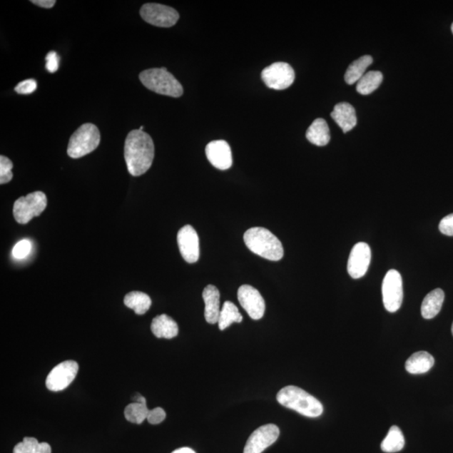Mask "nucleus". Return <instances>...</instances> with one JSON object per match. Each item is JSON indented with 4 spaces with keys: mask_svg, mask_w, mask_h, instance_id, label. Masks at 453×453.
<instances>
[{
    "mask_svg": "<svg viewBox=\"0 0 453 453\" xmlns=\"http://www.w3.org/2000/svg\"><path fill=\"white\" fill-rule=\"evenodd\" d=\"M154 157V142L147 133L140 130L128 133L125 143V159L131 175L145 174L151 168Z\"/></svg>",
    "mask_w": 453,
    "mask_h": 453,
    "instance_id": "1",
    "label": "nucleus"
},
{
    "mask_svg": "<svg viewBox=\"0 0 453 453\" xmlns=\"http://www.w3.org/2000/svg\"><path fill=\"white\" fill-rule=\"evenodd\" d=\"M244 240L248 249L254 254L271 261L283 258L284 249L278 238L265 228L255 227L247 230Z\"/></svg>",
    "mask_w": 453,
    "mask_h": 453,
    "instance_id": "2",
    "label": "nucleus"
},
{
    "mask_svg": "<svg viewBox=\"0 0 453 453\" xmlns=\"http://www.w3.org/2000/svg\"><path fill=\"white\" fill-rule=\"evenodd\" d=\"M278 402L283 407L294 409L305 417L315 418L323 413L320 402L297 386H286L276 395Z\"/></svg>",
    "mask_w": 453,
    "mask_h": 453,
    "instance_id": "3",
    "label": "nucleus"
},
{
    "mask_svg": "<svg viewBox=\"0 0 453 453\" xmlns=\"http://www.w3.org/2000/svg\"><path fill=\"white\" fill-rule=\"evenodd\" d=\"M140 80L146 88L156 93L173 98L183 94V86L165 68L143 71Z\"/></svg>",
    "mask_w": 453,
    "mask_h": 453,
    "instance_id": "4",
    "label": "nucleus"
},
{
    "mask_svg": "<svg viewBox=\"0 0 453 453\" xmlns=\"http://www.w3.org/2000/svg\"><path fill=\"white\" fill-rule=\"evenodd\" d=\"M100 143V132L93 123H84L71 136L68 154L73 159H78L97 149Z\"/></svg>",
    "mask_w": 453,
    "mask_h": 453,
    "instance_id": "5",
    "label": "nucleus"
},
{
    "mask_svg": "<svg viewBox=\"0 0 453 453\" xmlns=\"http://www.w3.org/2000/svg\"><path fill=\"white\" fill-rule=\"evenodd\" d=\"M47 205V198L44 193L35 192L21 197L14 204L13 214L16 221L26 224L33 218L40 216Z\"/></svg>",
    "mask_w": 453,
    "mask_h": 453,
    "instance_id": "6",
    "label": "nucleus"
},
{
    "mask_svg": "<svg viewBox=\"0 0 453 453\" xmlns=\"http://www.w3.org/2000/svg\"><path fill=\"white\" fill-rule=\"evenodd\" d=\"M384 306L388 312H397L403 302V281L397 270L386 273L382 284Z\"/></svg>",
    "mask_w": 453,
    "mask_h": 453,
    "instance_id": "7",
    "label": "nucleus"
},
{
    "mask_svg": "<svg viewBox=\"0 0 453 453\" xmlns=\"http://www.w3.org/2000/svg\"><path fill=\"white\" fill-rule=\"evenodd\" d=\"M140 13L143 20L158 27L173 26L180 18L175 9L155 3L144 4Z\"/></svg>",
    "mask_w": 453,
    "mask_h": 453,
    "instance_id": "8",
    "label": "nucleus"
},
{
    "mask_svg": "<svg viewBox=\"0 0 453 453\" xmlns=\"http://www.w3.org/2000/svg\"><path fill=\"white\" fill-rule=\"evenodd\" d=\"M261 78L267 87L275 90L288 88L294 83L295 71L285 63H275L262 71Z\"/></svg>",
    "mask_w": 453,
    "mask_h": 453,
    "instance_id": "9",
    "label": "nucleus"
},
{
    "mask_svg": "<svg viewBox=\"0 0 453 453\" xmlns=\"http://www.w3.org/2000/svg\"><path fill=\"white\" fill-rule=\"evenodd\" d=\"M78 368V362L73 360L61 362L47 376L46 380L47 389L57 392L68 387L77 376Z\"/></svg>",
    "mask_w": 453,
    "mask_h": 453,
    "instance_id": "10",
    "label": "nucleus"
},
{
    "mask_svg": "<svg viewBox=\"0 0 453 453\" xmlns=\"http://www.w3.org/2000/svg\"><path fill=\"white\" fill-rule=\"evenodd\" d=\"M238 299L243 308L254 320H260L265 312V302L258 290L249 285L240 286Z\"/></svg>",
    "mask_w": 453,
    "mask_h": 453,
    "instance_id": "11",
    "label": "nucleus"
},
{
    "mask_svg": "<svg viewBox=\"0 0 453 453\" xmlns=\"http://www.w3.org/2000/svg\"><path fill=\"white\" fill-rule=\"evenodd\" d=\"M280 429L268 424L256 429L246 442L244 453H262L278 439Z\"/></svg>",
    "mask_w": 453,
    "mask_h": 453,
    "instance_id": "12",
    "label": "nucleus"
},
{
    "mask_svg": "<svg viewBox=\"0 0 453 453\" xmlns=\"http://www.w3.org/2000/svg\"><path fill=\"white\" fill-rule=\"evenodd\" d=\"M371 260V250L366 243H357L352 248L349 261L347 272L352 279H360L365 276Z\"/></svg>",
    "mask_w": 453,
    "mask_h": 453,
    "instance_id": "13",
    "label": "nucleus"
},
{
    "mask_svg": "<svg viewBox=\"0 0 453 453\" xmlns=\"http://www.w3.org/2000/svg\"><path fill=\"white\" fill-rule=\"evenodd\" d=\"M178 244L181 256L188 263L193 264L198 260L199 238L193 226L185 225L180 228L178 233Z\"/></svg>",
    "mask_w": 453,
    "mask_h": 453,
    "instance_id": "14",
    "label": "nucleus"
},
{
    "mask_svg": "<svg viewBox=\"0 0 453 453\" xmlns=\"http://www.w3.org/2000/svg\"><path fill=\"white\" fill-rule=\"evenodd\" d=\"M206 156L214 168L221 170L230 169L233 165L232 151L225 141L210 142L206 147Z\"/></svg>",
    "mask_w": 453,
    "mask_h": 453,
    "instance_id": "15",
    "label": "nucleus"
},
{
    "mask_svg": "<svg viewBox=\"0 0 453 453\" xmlns=\"http://www.w3.org/2000/svg\"><path fill=\"white\" fill-rule=\"evenodd\" d=\"M203 298L205 302V319L210 324L217 323L221 312L220 292L216 286L209 285L203 290Z\"/></svg>",
    "mask_w": 453,
    "mask_h": 453,
    "instance_id": "16",
    "label": "nucleus"
},
{
    "mask_svg": "<svg viewBox=\"0 0 453 453\" xmlns=\"http://www.w3.org/2000/svg\"><path fill=\"white\" fill-rule=\"evenodd\" d=\"M331 116L345 133L350 131L357 125L355 109L349 103H337Z\"/></svg>",
    "mask_w": 453,
    "mask_h": 453,
    "instance_id": "17",
    "label": "nucleus"
},
{
    "mask_svg": "<svg viewBox=\"0 0 453 453\" xmlns=\"http://www.w3.org/2000/svg\"><path fill=\"white\" fill-rule=\"evenodd\" d=\"M151 331L156 337L171 340L178 335L179 328L178 323L173 318L168 315L162 314L152 321Z\"/></svg>",
    "mask_w": 453,
    "mask_h": 453,
    "instance_id": "18",
    "label": "nucleus"
},
{
    "mask_svg": "<svg viewBox=\"0 0 453 453\" xmlns=\"http://www.w3.org/2000/svg\"><path fill=\"white\" fill-rule=\"evenodd\" d=\"M434 364H435L434 357L429 352L421 351L414 352L409 357L405 362V370L412 375H422L427 373Z\"/></svg>",
    "mask_w": 453,
    "mask_h": 453,
    "instance_id": "19",
    "label": "nucleus"
},
{
    "mask_svg": "<svg viewBox=\"0 0 453 453\" xmlns=\"http://www.w3.org/2000/svg\"><path fill=\"white\" fill-rule=\"evenodd\" d=\"M307 139L312 144L317 146H325L330 142V130L325 119L317 118L308 128L306 133Z\"/></svg>",
    "mask_w": 453,
    "mask_h": 453,
    "instance_id": "20",
    "label": "nucleus"
},
{
    "mask_svg": "<svg viewBox=\"0 0 453 453\" xmlns=\"http://www.w3.org/2000/svg\"><path fill=\"white\" fill-rule=\"evenodd\" d=\"M445 294L440 288L433 290L424 298L422 304V315L425 319H432L440 312Z\"/></svg>",
    "mask_w": 453,
    "mask_h": 453,
    "instance_id": "21",
    "label": "nucleus"
},
{
    "mask_svg": "<svg viewBox=\"0 0 453 453\" xmlns=\"http://www.w3.org/2000/svg\"><path fill=\"white\" fill-rule=\"evenodd\" d=\"M123 302L127 307L133 309L137 315H144L151 307V299L147 294L132 292L126 295Z\"/></svg>",
    "mask_w": 453,
    "mask_h": 453,
    "instance_id": "22",
    "label": "nucleus"
},
{
    "mask_svg": "<svg viewBox=\"0 0 453 453\" xmlns=\"http://www.w3.org/2000/svg\"><path fill=\"white\" fill-rule=\"evenodd\" d=\"M372 63H373V58L370 56H361L360 59L354 61L346 71L345 77L346 83L352 85L359 82Z\"/></svg>",
    "mask_w": 453,
    "mask_h": 453,
    "instance_id": "23",
    "label": "nucleus"
},
{
    "mask_svg": "<svg viewBox=\"0 0 453 453\" xmlns=\"http://www.w3.org/2000/svg\"><path fill=\"white\" fill-rule=\"evenodd\" d=\"M404 447V437L400 429L397 426L391 427L387 436L381 443V449L387 453L402 451Z\"/></svg>",
    "mask_w": 453,
    "mask_h": 453,
    "instance_id": "24",
    "label": "nucleus"
},
{
    "mask_svg": "<svg viewBox=\"0 0 453 453\" xmlns=\"http://www.w3.org/2000/svg\"><path fill=\"white\" fill-rule=\"evenodd\" d=\"M383 82V74L378 71H370L362 76L357 82V93L362 95H369L378 88Z\"/></svg>",
    "mask_w": 453,
    "mask_h": 453,
    "instance_id": "25",
    "label": "nucleus"
},
{
    "mask_svg": "<svg viewBox=\"0 0 453 453\" xmlns=\"http://www.w3.org/2000/svg\"><path fill=\"white\" fill-rule=\"evenodd\" d=\"M242 320V315L235 305L228 300L224 302L218 322L219 329L221 331L225 330L233 322L240 323Z\"/></svg>",
    "mask_w": 453,
    "mask_h": 453,
    "instance_id": "26",
    "label": "nucleus"
},
{
    "mask_svg": "<svg viewBox=\"0 0 453 453\" xmlns=\"http://www.w3.org/2000/svg\"><path fill=\"white\" fill-rule=\"evenodd\" d=\"M13 453H51V447L49 443H41L34 437H25L14 447Z\"/></svg>",
    "mask_w": 453,
    "mask_h": 453,
    "instance_id": "27",
    "label": "nucleus"
},
{
    "mask_svg": "<svg viewBox=\"0 0 453 453\" xmlns=\"http://www.w3.org/2000/svg\"><path fill=\"white\" fill-rule=\"evenodd\" d=\"M149 412L146 403L133 402L125 409V417L130 422L141 424L147 419Z\"/></svg>",
    "mask_w": 453,
    "mask_h": 453,
    "instance_id": "28",
    "label": "nucleus"
},
{
    "mask_svg": "<svg viewBox=\"0 0 453 453\" xmlns=\"http://www.w3.org/2000/svg\"><path fill=\"white\" fill-rule=\"evenodd\" d=\"M13 163L6 156H0V184H6L13 178Z\"/></svg>",
    "mask_w": 453,
    "mask_h": 453,
    "instance_id": "29",
    "label": "nucleus"
},
{
    "mask_svg": "<svg viewBox=\"0 0 453 453\" xmlns=\"http://www.w3.org/2000/svg\"><path fill=\"white\" fill-rule=\"evenodd\" d=\"M32 249L31 241L23 240L18 242L14 247L12 255L16 260L25 259L30 254Z\"/></svg>",
    "mask_w": 453,
    "mask_h": 453,
    "instance_id": "30",
    "label": "nucleus"
},
{
    "mask_svg": "<svg viewBox=\"0 0 453 453\" xmlns=\"http://www.w3.org/2000/svg\"><path fill=\"white\" fill-rule=\"evenodd\" d=\"M37 88V83L35 79H27L18 83L14 88L16 92L20 94H30L34 93Z\"/></svg>",
    "mask_w": 453,
    "mask_h": 453,
    "instance_id": "31",
    "label": "nucleus"
},
{
    "mask_svg": "<svg viewBox=\"0 0 453 453\" xmlns=\"http://www.w3.org/2000/svg\"><path fill=\"white\" fill-rule=\"evenodd\" d=\"M166 417V413L163 409L157 407L153 409H150L149 414H148L147 421L152 425H157L164 421Z\"/></svg>",
    "mask_w": 453,
    "mask_h": 453,
    "instance_id": "32",
    "label": "nucleus"
},
{
    "mask_svg": "<svg viewBox=\"0 0 453 453\" xmlns=\"http://www.w3.org/2000/svg\"><path fill=\"white\" fill-rule=\"evenodd\" d=\"M59 56L56 51H51L46 56V68L49 73H56L59 68Z\"/></svg>",
    "mask_w": 453,
    "mask_h": 453,
    "instance_id": "33",
    "label": "nucleus"
},
{
    "mask_svg": "<svg viewBox=\"0 0 453 453\" xmlns=\"http://www.w3.org/2000/svg\"><path fill=\"white\" fill-rule=\"evenodd\" d=\"M439 230L443 235L453 236V213L442 219Z\"/></svg>",
    "mask_w": 453,
    "mask_h": 453,
    "instance_id": "34",
    "label": "nucleus"
},
{
    "mask_svg": "<svg viewBox=\"0 0 453 453\" xmlns=\"http://www.w3.org/2000/svg\"><path fill=\"white\" fill-rule=\"evenodd\" d=\"M31 3L36 4L37 6L51 9L55 6L56 2L55 0H32Z\"/></svg>",
    "mask_w": 453,
    "mask_h": 453,
    "instance_id": "35",
    "label": "nucleus"
},
{
    "mask_svg": "<svg viewBox=\"0 0 453 453\" xmlns=\"http://www.w3.org/2000/svg\"><path fill=\"white\" fill-rule=\"evenodd\" d=\"M173 453H195L193 449L189 447H181L179 449L175 450Z\"/></svg>",
    "mask_w": 453,
    "mask_h": 453,
    "instance_id": "36",
    "label": "nucleus"
},
{
    "mask_svg": "<svg viewBox=\"0 0 453 453\" xmlns=\"http://www.w3.org/2000/svg\"><path fill=\"white\" fill-rule=\"evenodd\" d=\"M133 402L146 403V398L143 397L140 394H136L135 397H133Z\"/></svg>",
    "mask_w": 453,
    "mask_h": 453,
    "instance_id": "37",
    "label": "nucleus"
},
{
    "mask_svg": "<svg viewBox=\"0 0 453 453\" xmlns=\"http://www.w3.org/2000/svg\"><path fill=\"white\" fill-rule=\"evenodd\" d=\"M139 130L143 131V130H144V126H141Z\"/></svg>",
    "mask_w": 453,
    "mask_h": 453,
    "instance_id": "38",
    "label": "nucleus"
},
{
    "mask_svg": "<svg viewBox=\"0 0 453 453\" xmlns=\"http://www.w3.org/2000/svg\"><path fill=\"white\" fill-rule=\"evenodd\" d=\"M452 335H453V323H452Z\"/></svg>",
    "mask_w": 453,
    "mask_h": 453,
    "instance_id": "39",
    "label": "nucleus"
},
{
    "mask_svg": "<svg viewBox=\"0 0 453 453\" xmlns=\"http://www.w3.org/2000/svg\"><path fill=\"white\" fill-rule=\"evenodd\" d=\"M452 31L453 33V23H452Z\"/></svg>",
    "mask_w": 453,
    "mask_h": 453,
    "instance_id": "40",
    "label": "nucleus"
}]
</instances>
